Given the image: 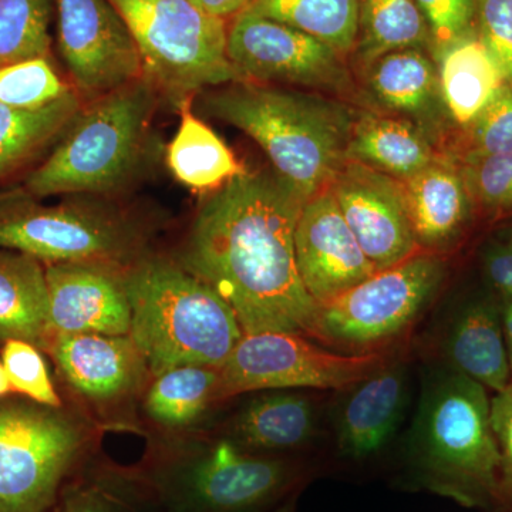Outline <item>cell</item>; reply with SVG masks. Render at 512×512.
I'll return each instance as SVG.
<instances>
[{
	"mask_svg": "<svg viewBox=\"0 0 512 512\" xmlns=\"http://www.w3.org/2000/svg\"><path fill=\"white\" fill-rule=\"evenodd\" d=\"M305 198L275 170L231 178L202 202L178 262L234 309L244 333L315 338L319 306L295 259Z\"/></svg>",
	"mask_w": 512,
	"mask_h": 512,
	"instance_id": "6da1fadb",
	"label": "cell"
},
{
	"mask_svg": "<svg viewBox=\"0 0 512 512\" xmlns=\"http://www.w3.org/2000/svg\"><path fill=\"white\" fill-rule=\"evenodd\" d=\"M202 99L204 110L256 141L306 201L346 164L357 114L323 93L238 80Z\"/></svg>",
	"mask_w": 512,
	"mask_h": 512,
	"instance_id": "7a4b0ae2",
	"label": "cell"
},
{
	"mask_svg": "<svg viewBox=\"0 0 512 512\" xmlns=\"http://www.w3.org/2000/svg\"><path fill=\"white\" fill-rule=\"evenodd\" d=\"M410 471L430 493L466 508H497L500 454L491 397L456 370L427 377L409 443Z\"/></svg>",
	"mask_w": 512,
	"mask_h": 512,
	"instance_id": "3957f363",
	"label": "cell"
},
{
	"mask_svg": "<svg viewBox=\"0 0 512 512\" xmlns=\"http://www.w3.org/2000/svg\"><path fill=\"white\" fill-rule=\"evenodd\" d=\"M301 464L239 446L224 434L161 437L137 480L165 512H262L305 480Z\"/></svg>",
	"mask_w": 512,
	"mask_h": 512,
	"instance_id": "277c9868",
	"label": "cell"
},
{
	"mask_svg": "<svg viewBox=\"0 0 512 512\" xmlns=\"http://www.w3.org/2000/svg\"><path fill=\"white\" fill-rule=\"evenodd\" d=\"M126 285L130 338L151 376L185 365L221 369L245 335L227 301L178 261L150 254L126 271Z\"/></svg>",
	"mask_w": 512,
	"mask_h": 512,
	"instance_id": "5b68a950",
	"label": "cell"
},
{
	"mask_svg": "<svg viewBox=\"0 0 512 512\" xmlns=\"http://www.w3.org/2000/svg\"><path fill=\"white\" fill-rule=\"evenodd\" d=\"M157 101V87L144 76L97 97L28 175L26 190L36 198L123 190L146 163Z\"/></svg>",
	"mask_w": 512,
	"mask_h": 512,
	"instance_id": "8992f818",
	"label": "cell"
},
{
	"mask_svg": "<svg viewBox=\"0 0 512 512\" xmlns=\"http://www.w3.org/2000/svg\"><path fill=\"white\" fill-rule=\"evenodd\" d=\"M151 229L110 202L77 198L57 205L33 201L0 207V248L47 264L107 266L126 272L150 255Z\"/></svg>",
	"mask_w": 512,
	"mask_h": 512,
	"instance_id": "52a82bcc",
	"label": "cell"
},
{
	"mask_svg": "<svg viewBox=\"0 0 512 512\" xmlns=\"http://www.w3.org/2000/svg\"><path fill=\"white\" fill-rule=\"evenodd\" d=\"M140 52L144 77L180 106L207 87L241 80L227 55L228 26L191 0H111Z\"/></svg>",
	"mask_w": 512,
	"mask_h": 512,
	"instance_id": "ba28073f",
	"label": "cell"
},
{
	"mask_svg": "<svg viewBox=\"0 0 512 512\" xmlns=\"http://www.w3.org/2000/svg\"><path fill=\"white\" fill-rule=\"evenodd\" d=\"M99 433L79 410L0 403V512L52 510Z\"/></svg>",
	"mask_w": 512,
	"mask_h": 512,
	"instance_id": "9c48e42d",
	"label": "cell"
},
{
	"mask_svg": "<svg viewBox=\"0 0 512 512\" xmlns=\"http://www.w3.org/2000/svg\"><path fill=\"white\" fill-rule=\"evenodd\" d=\"M443 255L420 251L319 306L315 339L372 352L410 330L443 288Z\"/></svg>",
	"mask_w": 512,
	"mask_h": 512,
	"instance_id": "30bf717a",
	"label": "cell"
},
{
	"mask_svg": "<svg viewBox=\"0 0 512 512\" xmlns=\"http://www.w3.org/2000/svg\"><path fill=\"white\" fill-rule=\"evenodd\" d=\"M45 349L76 410L97 429L141 433L137 409L153 376L130 335L53 333Z\"/></svg>",
	"mask_w": 512,
	"mask_h": 512,
	"instance_id": "8fae6325",
	"label": "cell"
},
{
	"mask_svg": "<svg viewBox=\"0 0 512 512\" xmlns=\"http://www.w3.org/2000/svg\"><path fill=\"white\" fill-rule=\"evenodd\" d=\"M379 352L333 353L289 332L245 333L221 367L222 400L265 390H345L382 365Z\"/></svg>",
	"mask_w": 512,
	"mask_h": 512,
	"instance_id": "7c38bea8",
	"label": "cell"
},
{
	"mask_svg": "<svg viewBox=\"0 0 512 512\" xmlns=\"http://www.w3.org/2000/svg\"><path fill=\"white\" fill-rule=\"evenodd\" d=\"M227 55L241 80L353 92L346 57L308 33L244 9L228 26Z\"/></svg>",
	"mask_w": 512,
	"mask_h": 512,
	"instance_id": "4fadbf2b",
	"label": "cell"
},
{
	"mask_svg": "<svg viewBox=\"0 0 512 512\" xmlns=\"http://www.w3.org/2000/svg\"><path fill=\"white\" fill-rule=\"evenodd\" d=\"M57 39L80 92L100 97L143 77L126 20L111 0H55Z\"/></svg>",
	"mask_w": 512,
	"mask_h": 512,
	"instance_id": "5bb4252c",
	"label": "cell"
},
{
	"mask_svg": "<svg viewBox=\"0 0 512 512\" xmlns=\"http://www.w3.org/2000/svg\"><path fill=\"white\" fill-rule=\"evenodd\" d=\"M328 188L376 272L420 252L399 180L346 161Z\"/></svg>",
	"mask_w": 512,
	"mask_h": 512,
	"instance_id": "9a60e30c",
	"label": "cell"
},
{
	"mask_svg": "<svg viewBox=\"0 0 512 512\" xmlns=\"http://www.w3.org/2000/svg\"><path fill=\"white\" fill-rule=\"evenodd\" d=\"M295 259L302 284L318 306L376 274L329 188L303 204L295 229Z\"/></svg>",
	"mask_w": 512,
	"mask_h": 512,
	"instance_id": "2e32d148",
	"label": "cell"
},
{
	"mask_svg": "<svg viewBox=\"0 0 512 512\" xmlns=\"http://www.w3.org/2000/svg\"><path fill=\"white\" fill-rule=\"evenodd\" d=\"M45 272L53 333L130 335L126 272L87 264H47Z\"/></svg>",
	"mask_w": 512,
	"mask_h": 512,
	"instance_id": "e0dca14e",
	"label": "cell"
},
{
	"mask_svg": "<svg viewBox=\"0 0 512 512\" xmlns=\"http://www.w3.org/2000/svg\"><path fill=\"white\" fill-rule=\"evenodd\" d=\"M336 407V446L343 457L366 460L392 441L409 402V369L399 357L386 360L342 390Z\"/></svg>",
	"mask_w": 512,
	"mask_h": 512,
	"instance_id": "ac0fdd59",
	"label": "cell"
},
{
	"mask_svg": "<svg viewBox=\"0 0 512 512\" xmlns=\"http://www.w3.org/2000/svg\"><path fill=\"white\" fill-rule=\"evenodd\" d=\"M400 185L420 251L443 256L453 251L466 235L476 208L458 161L437 156Z\"/></svg>",
	"mask_w": 512,
	"mask_h": 512,
	"instance_id": "d6986e66",
	"label": "cell"
},
{
	"mask_svg": "<svg viewBox=\"0 0 512 512\" xmlns=\"http://www.w3.org/2000/svg\"><path fill=\"white\" fill-rule=\"evenodd\" d=\"M220 433L254 453L284 456L315 439L318 409L308 394L265 390L238 407Z\"/></svg>",
	"mask_w": 512,
	"mask_h": 512,
	"instance_id": "ffe728a7",
	"label": "cell"
},
{
	"mask_svg": "<svg viewBox=\"0 0 512 512\" xmlns=\"http://www.w3.org/2000/svg\"><path fill=\"white\" fill-rule=\"evenodd\" d=\"M448 367L498 393L511 383L501 302L474 299L456 313L444 338Z\"/></svg>",
	"mask_w": 512,
	"mask_h": 512,
	"instance_id": "44dd1931",
	"label": "cell"
},
{
	"mask_svg": "<svg viewBox=\"0 0 512 512\" xmlns=\"http://www.w3.org/2000/svg\"><path fill=\"white\" fill-rule=\"evenodd\" d=\"M363 74L367 92L380 109L413 120L427 133V123L439 119L440 109L446 111L437 63L423 49L387 53L370 64Z\"/></svg>",
	"mask_w": 512,
	"mask_h": 512,
	"instance_id": "7402d4cb",
	"label": "cell"
},
{
	"mask_svg": "<svg viewBox=\"0 0 512 512\" xmlns=\"http://www.w3.org/2000/svg\"><path fill=\"white\" fill-rule=\"evenodd\" d=\"M222 402L220 369L185 365L151 377L140 410L163 437H178L195 433Z\"/></svg>",
	"mask_w": 512,
	"mask_h": 512,
	"instance_id": "603a6c76",
	"label": "cell"
},
{
	"mask_svg": "<svg viewBox=\"0 0 512 512\" xmlns=\"http://www.w3.org/2000/svg\"><path fill=\"white\" fill-rule=\"evenodd\" d=\"M429 133L406 117L393 114H357L346 160L373 168L394 180H407L433 163Z\"/></svg>",
	"mask_w": 512,
	"mask_h": 512,
	"instance_id": "cb8c5ba5",
	"label": "cell"
},
{
	"mask_svg": "<svg viewBox=\"0 0 512 512\" xmlns=\"http://www.w3.org/2000/svg\"><path fill=\"white\" fill-rule=\"evenodd\" d=\"M441 99L461 130L470 126L507 83L477 32L468 33L436 55Z\"/></svg>",
	"mask_w": 512,
	"mask_h": 512,
	"instance_id": "d4e9b609",
	"label": "cell"
},
{
	"mask_svg": "<svg viewBox=\"0 0 512 512\" xmlns=\"http://www.w3.org/2000/svg\"><path fill=\"white\" fill-rule=\"evenodd\" d=\"M52 335L45 265L0 248V342L20 339L45 349Z\"/></svg>",
	"mask_w": 512,
	"mask_h": 512,
	"instance_id": "484cf974",
	"label": "cell"
},
{
	"mask_svg": "<svg viewBox=\"0 0 512 512\" xmlns=\"http://www.w3.org/2000/svg\"><path fill=\"white\" fill-rule=\"evenodd\" d=\"M192 99L180 109V126L167 147V165L174 177L194 191H215L244 173L227 144L204 121L195 116Z\"/></svg>",
	"mask_w": 512,
	"mask_h": 512,
	"instance_id": "4316f807",
	"label": "cell"
},
{
	"mask_svg": "<svg viewBox=\"0 0 512 512\" xmlns=\"http://www.w3.org/2000/svg\"><path fill=\"white\" fill-rule=\"evenodd\" d=\"M431 46L429 25L414 0H360L353 55L360 72L387 53Z\"/></svg>",
	"mask_w": 512,
	"mask_h": 512,
	"instance_id": "83f0119b",
	"label": "cell"
},
{
	"mask_svg": "<svg viewBox=\"0 0 512 512\" xmlns=\"http://www.w3.org/2000/svg\"><path fill=\"white\" fill-rule=\"evenodd\" d=\"M80 110L82 103L74 90L42 109H12L0 104V177L62 136Z\"/></svg>",
	"mask_w": 512,
	"mask_h": 512,
	"instance_id": "f1b7e54d",
	"label": "cell"
},
{
	"mask_svg": "<svg viewBox=\"0 0 512 512\" xmlns=\"http://www.w3.org/2000/svg\"><path fill=\"white\" fill-rule=\"evenodd\" d=\"M360 0H254L248 10L302 30L340 55H352L359 32Z\"/></svg>",
	"mask_w": 512,
	"mask_h": 512,
	"instance_id": "f546056e",
	"label": "cell"
},
{
	"mask_svg": "<svg viewBox=\"0 0 512 512\" xmlns=\"http://www.w3.org/2000/svg\"><path fill=\"white\" fill-rule=\"evenodd\" d=\"M55 0H0V67L49 59Z\"/></svg>",
	"mask_w": 512,
	"mask_h": 512,
	"instance_id": "4dcf8cb0",
	"label": "cell"
},
{
	"mask_svg": "<svg viewBox=\"0 0 512 512\" xmlns=\"http://www.w3.org/2000/svg\"><path fill=\"white\" fill-rule=\"evenodd\" d=\"M72 92L49 59L22 60L0 67V104L12 109H42Z\"/></svg>",
	"mask_w": 512,
	"mask_h": 512,
	"instance_id": "1f68e13d",
	"label": "cell"
},
{
	"mask_svg": "<svg viewBox=\"0 0 512 512\" xmlns=\"http://www.w3.org/2000/svg\"><path fill=\"white\" fill-rule=\"evenodd\" d=\"M464 143L456 160L512 153V82L495 94L477 119L464 128Z\"/></svg>",
	"mask_w": 512,
	"mask_h": 512,
	"instance_id": "d6a6232c",
	"label": "cell"
},
{
	"mask_svg": "<svg viewBox=\"0 0 512 512\" xmlns=\"http://www.w3.org/2000/svg\"><path fill=\"white\" fill-rule=\"evenodd\" d=\"M0 360L8 373L13 392L42 406H64L50 377L45 357L36 345L26 340H8L3 343Z\"/></svg>",
	"mask_w": 512,
	"mask_h": 512,
	"instance_id": "836d02e7",
	"label": "cell"
},
{
	"mask_svg": "<svg viewBox=\"0 0 512 512\" xmlns=\"http://www.w3.org/2000/svg\"><path fill=\"white\" fill-rule=\"evenodd\" d=\"M457 161L476 207L491 215L512 214V153Z\"/></svg>",
	"mask_w": 512,
	"mask_h": 512,
	"instance_id": "e575fe53",
	"label": "cell"
},
{
	"mask_svg": "<svg viewBox=\"0 0 512 512\" xmlns=\"http://www.w3.org/2000/svg\"><path fill=\"white\" fill-rule=\"evenodd\" d=\"M414 3L429 25L434 55L474 32L476 0H414Z\"/></svg>",
	"mask_w": 512,
	"mask_h": 512,
	"instance_id": "d590c367",
	"label": "cell"
},
{
	"mask_svg": "<svg viewBox=\"0 0 512 512\" xmlns=\"http://www.w3.org/2000/svg\"><path fill=\"white\" fill-rule=\"evenodd\" d=\"M477 35L512 82V0H476Z\"/></svg>",
	"mask_w": 512,
	"mask_h": 512,
	"instance_id": "8d00e7d4",
	"label": "cell"
},
{
	"mask_svg": "<svg viewBox=\"0 0 512 512\" xmlns=\"http://www.w3.org/2000/svg\"><path fill=\"white\" fill-rule=\"evenodd\" d=\"M491 426H493L498 454V512H512V382L491 397Z\"/></svg>",
	"mask_w": 512,
	"mask_h": 512,
	"instance_id": "74e56055",
	"label": "cell"
},
{
	"mask_svg": "<svg viewBox=\"0 0 512 512\" xmlns=\"http://www.w3.org/2000/svg\"><path fill=\"white\" fill-rule=\"evenodd\" d=\"M483 266L500 302L512 301V245L505 242L485 249Z\"/></svg>",
	"mask_w": 512,
	"mask_h": 512,
	"instance_id": "f35d334b",
	"label": "cell"
},
{
	"mask_svg": "<svg viewBox=\"0 0 512 512\" xmlns=\"http://www.w3.org/2000/svg\"><path fill=\"white\" fill-rule=\"evenodd\" d=\"M59 512H114L103 491L86 485L64 487Z\"/></svg>",
	"mask_w": 512,
	"mask_h": 512,
	"instance_id": "ab89813d",
	"label": "cell"
},
{
	"mask_svg": "<svg viewBox=\"0 0 512 512\" xmlns=\"http://www.w3.org/2000/svg\"><path fill=\"white\" fill-rule=\"evenodd\" d=\"M254 0H200L202 8L211 15L227 20L247 9Z\"/></svg>",
	"mask_w": 512,
	"mask_h": 512,
	"instance_id": "60d3db41",
	"label": "cell"
},
{
	"mask_svg": "<svg viewBox=\"0 0 512 512\" xmlns=\"http://www.w3.org/2000/svg\"><path fill=\"white\" fill-rule=\"evenodd\" d=\"M501 313H503L505 343H507L508 360H510L512 382V301L501 302Z\"/></svg>",
	"mask_w": 512,
	"mask_h": 512,
	"instance_id": "b9f144b4",
	"label": "cell"
},
{
	"mask_svg": "<svg viewBox=\"0 0 512 512\" xmlns=\"http://www.w3.org/2000/svg\"><path fill=\"white\" fill-rule=\"evenodd\" d=\"M15 393L12 389V384L9 382L8 373H6L5 366H3L2 360H0V399L9 396V394Z\"/></svg>",
	"mask_w": 512,
	"mask_h": 512,
	"instance_id": "7bdbcfd3",
	"label": "cell"
},
{
	"mask_svg": "<svg viewBox=\"0 0 512 512\" xmlns=\"http://www.w3.org/2000/svg\"><path fill=\"white\" fill-rule=\"evenodd\" d=\"M275 512H296V497L291 495L285 503L279 505Z\"/></svg>",
	"mask_w": 512,
	"mask_h": 512,
	"instance_id": "ee69618b",
	"label": "cell"
},
{
	"mask_svg": "<svg viewBox=\"0 0 512 512\" xmlns=\"http://www.w3.org/2000/svg\"><path fill=\"white\" fill-rule=\"evenodd\" d=\"M508 244H511L512 245V228H511V231H510V235H508Z\"/></svg>",
	"mask_w": 512,
	"mask_h": 512,
	"instance_id": "f6af8a7d",
	"label": "cell"
},
{
	"mask_svg": "<svg viewBox=\"0 0 512 512\" xmlns=\"http://www.w3.org/2000/svg\"><path fill=\"white\" fill-rule=\"evenodd\" d=\"M191 2L197 3V5L201 6L200 0H191ZM201 8H202V6H201Z\"/></svg>",
	"mask_w": 512,
	"mask_h": 512,
	"instance_id": "bcb514c9",
	"label": "cell"
},
{
	"mask_svg": "<svg viewBox=\"0 0 512 512\" xmlns=\"http://www.w3.org/2000/svg\"><path fill=\"white\" fill-rule=\"evenodd\" d=\"M56 512H59V510H57Z\"/></svg>",
	"mask_w": 512,
	"mask_h": 512,
	"instance_id": "7dc6e473",
	"label": "cell"
}]
</instances>
